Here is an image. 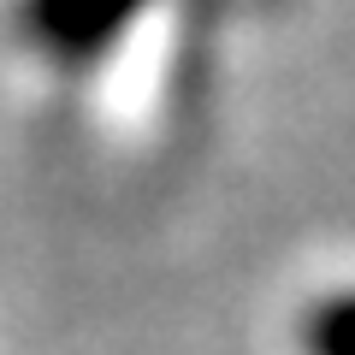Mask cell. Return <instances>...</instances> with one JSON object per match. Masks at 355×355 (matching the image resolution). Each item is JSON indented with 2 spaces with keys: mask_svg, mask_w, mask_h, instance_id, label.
Masks as SVG:
<instances>
[{
  "mask_svg": "<svg viewBox=\"0 0 355 355\" xmlns=\"http://www.w3.org/2000/svg\"><path fill=\"white\" fill-rule=\"evenodd\" d=\"M137 12V0H30V24L60 48H89Z\"/></svg>",
  "mask_w": 355,
  "mask_h": 355,
  "instance_id": "6da1fadb",
  "label": "cell"
}]
</instances>
